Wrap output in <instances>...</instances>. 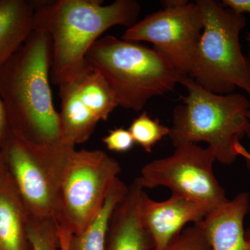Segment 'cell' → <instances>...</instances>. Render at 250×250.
I'll return each mask as SVG.
<instances>
[{"mask_svg": "<svg viewBox=\"0 0 250 250\" xmlns=\"http://www.w3.org/2000/svg\"><path fill=\"white\" fill-rule=\"evenodd\" d=\"M250 200L248 192H241L210 210L198 223L211 250H250L243 224L250 210Z\"/></svg>", "mask_w": 250, "mask_h": 250, "instance_id": "7c38bea8", "label": "cell"}, {"mask_svg": "<svg viewBox=\"0 0 250 250\" xmlns=\"http://www.w3.org/2000/svg\"><path fill=\"white\" fill-rule=\"evenodd\" d=\"M85 61L108 82L118 106L134 111L154 97L173 90L186 76L154 47L113 36L98 39Z\"/></svg>", "mask_w": 250, "mask_h": 250, "instance_id": "3957f363", "label": "cell"}, {"mask_svg": "<svg viewBox=\"0 0 250 250\" xmlns=\"http://www.w3.org/2000/svg\"><path fill=\"white\" fill-rule=\"evenodd\" d=\"M128 191V187L118 177L111 188L101 210L78 234L72 235L68 250H105L106 234L113 210Z\"/></svg>", "mask_w": 250, "mask_h": 250, "instance_id": "2e32d148", "label": "cell"}, {"mask_svg": "<svg viewBox=\"0 0 250 250\" xmlns=\"http://www.w3.org/2000/svg\"><path fill=\"white\" fill-rule=\"evenodd\" d=\"M144 191L139 177L128 187L124 198L116 206L110 220L105 250H154L150 235L141 217Z\"/></svg>", "mask_w": 250, "mask_h": 250, "instance_id": "8fae6325", "label": "cell"}, {"mask_svg": "<svg viewBox=\"0 0 250 250\" xmlns=\"http://www.w3.org/2000/svg\"><path fill=\"white\" fill-rule=\"evenodd\" d=\"M34 29L45 32L52 46L50 80L58 85L82 71L85 55L110 28L132 27L141 5L135 0L34 1Z\"/></svg>", "mask_w": 250, "mask_h": 250, "instance_id": "6da1fadb", "label": "cell"}, {"mask_svg": "<svg viewBox=\"0 0 250 250\" xmlns=\"http://www.w3.org/2000/svg\"><path fill=\"white\" fill-rule=\"evenodd\" d=\"M11 124H10L9 116L7 111L2 100L0 98V149L9 139L10 134H11Z\"/></svg>", "mask_w": 250, "mask_h": 250, "instance_id": "7402d4cb", "label": "cell"}, {"mask_svg": "<svg viewBox=\"0 0 250 250\" xmlns=\"http://www.w3.org/2000/svg\"><path fill=\"white\" fill-rule=\"evenodd\" d=\"M68 80L75 82L81 100L98 121H107L118 105L113 90L103 75L87 62L82 71Z\"/></svg>", "mask_w": 250, "mask_h": 250, "instance_id": "e0dca14e", "label": "cell"}, {"mask_svg": "<svg viewBox=\"0 0 250 250\" xmlns=\"http://www.w3.org/2000/svg\"><path fill=\"white\" fill-rule=\"evenodd\" d=\"M246 238L247 241L250 243V229H248L246 231Z\"/></svg>", "mask_w": 250, "mask_h": 250, "instance_id": "83f0119b", "label": "cell"}, {"mask_svg": "<svg viewBox=\"0 0 250 250\" xmlns=\"http://www.w3.org/2000/svg\"><path fill=\"white\" fill-rule=\"evenodd\" d=\"M248 117H249L250 121V101L249 111H248ZM247 136H248V138L250 139V129L249 132L247 134ZM236 152L238 156H241L242 157L244 158L245 160L246 161L247 164H248V166L250 167V153L247 150L246 148L242 146L241 143H240V144L237 146Z\"/></svg>", "mask_w": 250, "mask_h": 250, "instance_id": "d4e9b609", "label": "cell"}, {"mask_svg": "<svg viewBox=\"0 0 250 250\" xmlns=\"http://www.w3.org/2000/svg\"><path fill=\"white\" fill-rule=\"evenodd\" d=\"M59 238H60L62 250H68L69 243L72 236L71 231L59 227Z\"/></svg>", "mask_w": 250, "mask_h": 250, "instance_id": "cb8c5ba5", "label": "cell"}, {"mask_svg": "<svg viewBox=\"0 0 250 250\" xmlns=\"http://www.w3.org/2000/svg\"><path fill=\"white\" fill-rule=\"evenodd\" d=\"M6 166H5L4 159H3L2 155H1V153L0 152V179L6 174Z\"/></svg>", "mask_w": 250, "mask_h": 250, "instance_id": "484cf974", "label": "cell"}, {"mask_svg": "<svg viewBox=\"0 0 250 250\" xmlns=\"http://www.w3.org/2000/svg\"><path fill=\"white\" fill-rule=\"evenodd\" d=\"M204 18L201 38L188 77L204 89L218 94L241 88L250 98V60L240 36L246 18L214 0H197Z\"/></svg>", "mask_w": 250, "mask_h": 250, "instance_id": "5b68a950", "label": "cell"}, {"mask_svg": "<svg viewBox=\"0 0 250 250\" xmlns=\"http://www.w3.org/2000/svg\"><path fill=\"white\" fill-rule=\"evenodd\" d=\"M28 237L31 250H62L59 224L54 219L29 215Z\"/></svg>", "mask_w": 250, "mask_h": 250, "instance_id": "d6986e66", "label": "cell"}, {"mask_svg": "<svg viewBox=\"0 0 250 250\" xmlns=\"http://www.w3.org/2000/svg\"><path fill=\"white\" fill-rule=\"evenodd\" d=\"M216 161L209 147L186 145L173 154L143 166L139 177L143 188L164 187L177 195L211 210L227 201L226 194L213 172Z\"/></svg>", "mask_w": 250, "mask_h": 250, "instance_id": "ba28073f", "label": "cell"}, {"mask_svg": "<svg viewBox=\"0 0 250 250\" xmlns=\"http://www.w3.org/2000/svg\"><path fill=\"white\" fill-rule=\"evenodd\" d=\"M183 104L174 108L168 137L174 147L207 143L216 161L229 166L238 158L236 147L250 129V101L243 94L218 95L184 76Z\"/></svg>", "mask_w": 250, "mask_h": 250, "instance_id": "277c9868", "label": "cell"}, {"mask_svg": "<svg viewBox=\"0 0 250 250\" xmlns=\"http://www.w3.org/2000/svg\"><path fill=\"white\" fill-rule=\"evenodd\" d=\"M34 1L0 0V65L17 52L34 30Z\"/></svg>", "mask_w": 250, "mask_h": 250, "instance_id": "9a60e30c", "label": "cell"}, {"mask_svg": "<svg viewBox=\"0 0 250 250\" xmlns=\"http://www.w3.org/2000/svg\"><path fill=\"white\" fill-rule=\"evenodd\" d=\"M121 170L104 151L70 149L61 179L59 226L73 235L82 232L101 210Z\"/></svg>", "mask_w": 250, "mask_h": 250, "instance_id": "52a82bcc", "label": "cell"}, {"mask_svg": "<svg viewBox=\"0 0 250 250\" xmlns=\"http://www.w3.org/2000/svg\"><path fill=\"white\" fill-rule=\"evenodd\" d=\"M58 87L61 99L59 117L62 143L75 147L77 145L84 143L90 139L100 121L81 100L73 80L63 81Z\"/></svg>", "mask_w": 250, "mask_h": 250, "instance_id": "5bb4252c", "label": "cell"}, {"mask_svg": "<svg viewBox=\"0 0 250 250\" xmlns=\"http://www.w3.org/2000/svg\"><path fill=\"white\" fill-rule=\"evenodd\" d=\"M72 148L75 147L62 143H35L12 131L0 149L6 170L31 216L57 222L62 169Z\"/></svg>", "mask_w": 250, "mask_h": 250, "instance_id": "8992f818", "label": "cell"}, {"mask_svg": "<svg viewBox=\"0 0 250 250\" xmlns=\"http://www.w3.org/2000/svg\"><path fill=\"white\" fill-rule=\"evenodd\" d=\"M164 250H211L200 224L184 229Z\"/></svg>", "mask_w": 250, "mask_h": 250, "instance_id": "ffe728a7", "label": "cell"}, {"mask_svg": "<svg viewBox=\"0 0 250 250\" xmlns=\"http://www.w3.org/2000/svg\"><path fill=\"white\" fill-rule=\"evenodd\" d=\"M161 4L162 9L127 28L121 39L151 42L188 77L203 31L201 9L196 1L187 0H164Z\"/></svg>", "mask_w": 250, "mask_h": 250, "instance_id": "9c48e42d", "label": "cell"}, {"mask_svg": "<svg viewBox=\"0 0 250 250\" xmlns=\"http://www.w3.org/2000/svg\"><path fill=\"white\" fill-rule=\"evenodd\" d=\"M51 65L50 40L38 29L0 65V98L11 129L43 145L62 143L59 112L54 108L49 84Z\"/></svg>", "mask_w": 250, "mask_h": 250, "instance_id": "7a4b0ae2", "label": "cell"}, {"mask_svg": "<svg viewBox=\"0 0 250 250\" xmlns=\"http://www.w3.org/2000/svg\"><path fill=\"white\" fill-rule=\"evenodd\" d=\"M29 213L11 176L0 179V250H31Z\"/></svg>", "mask_w": 250, "mask_h": 250, "instance_id": "4fadbf2b", "label": "cell"}, {"mask_svg": "<svg viewBox=\"0 0 250 250\" xmlns=\"http://www.w3.org/2000/svg\"><path fill=\"white\" fill-rule=\"evenodd\" d=\"M246 41L248 42V46H249V50H248V56L250 60V31L247 34Z\"/></svg>", "mask_w": 250, "mask_h": 250, "instance_id": "4316f807", "label": "cell"}, {"mask_svg": "<svg viewBox=\"0 0 250 250\" xmlns=\"http://www.w3.org/2000/svg\"><path fill=\"white\" fill-rule=\"evenodd\" d=\"M221 3L237 14H250V0H223Z\"/></svg>", "mask_w": 250, "mask_h": 250, "instance_id": "603a6c76", "label": "cell"}, {"mask_svg": "<svg viewBox=\"0 0 250 250\" xmlns=\"http://www.w3.org/2000/svg\"><path fill=\"white\" fill-rule=\"evenodd\" d=\"M209 212L204 206L177 195L162 202L152 200L145 191L141 197V220L154 250H165L188 224L200 223Z\"/></svg>", "mask_w": 250, "mask_h": 250, "instance_id": "30bf717a", "label": "cell"}, {"mask_svg": "<svg viewBox=\"0 0 250 250\" xmlns=\"http://www.w3.org/2000/svg\"><path fill=\"white\" fill-rule=\"evenodd\" d=\"M103 142L108 150L119 153L128 152L135 144L129 129L123 127L109 130Z\"/></svg>", "mask_w": 250, "mask_h": 250, "instance_id": "44dd1931", "label": "cell"}, {"mask_svg": "<svg viewBox=\"0 0 250 250\" xmlns=\"http://www.w3.org/2000/svg\"><path fill=\"white\" fill-rule=\"evenodd\" d=\"M129 131L135 143L146 152L151 153L156 143L169 136L170 127L161 124L158 119H152L147 112H143L131 123Z\"/></svg>", "mask_w": 250, "mask_h": 250, "instance_id": "ac0fdd59", "label": "cell"}]
</instances>
